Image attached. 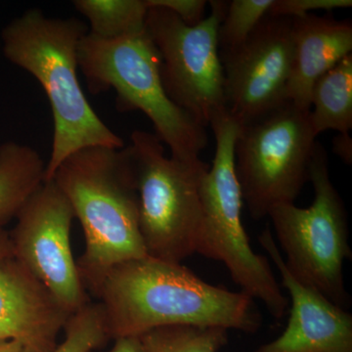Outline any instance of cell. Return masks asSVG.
<instances>
[{
  "label": "cell",
  "mask_w": 352,
  "mask_h": 352,
  "mask_svg": "<svg viewBox=\"0 0 352 352\" xmlns=\"http://www.w3.org/2000/svg\"><path fill=\"white\" fill-rule=\"evenodd\" d=\"M92 295L98 298L111 340L140 337L170 325L258 332L263 316L254 298L197 276L182 263L145 256L113 266Z\"/></svg>",
  "instance_id": "1"
},
{
  "label": "cell",
  "mask_w": 352,
  "mask_h": 352,
  "mask_svg": "<svg viewBox=\"0 0 352 352\" xmlns=\"http://www.w3.org/2000/svg\"><path fill=\"white\" fill-rule=\"evenodd\" d=\"M87 32L82 21L47 17L36 8L2 30L4 56L36 78L52 110L54 132L44 182H50L64 160L83 148L124 147L122 138L94 112L78 80V45Z\"/></svg>",
  "instance_id": "2"
},
{
  "label": "cell",
  "mask_w": 352,
  "mask_h": 352,
  "mask_svg": "<svg viewBox=\"0 0 352 352\" xmlns=\"http://www.w3.org/2000/svg\"><path fill=\"white\" fill-rule=\"evenodd\" d=\"M51 180L67 197L82 227L85 250L76 266L90 294L113 266L147 256L127 146L78 150L64 160Z\"/></svg>",
  "instance_id": "3"
},
{
  "label": "cell",
  "mask_w": 352,
  "mask_h": 352,
  "mask_svg": "<svg viewBox=\"0 0 352 352\" xmlns=\"http://www.w3.org/2000/svg\"><path fill=\"white\" fill-rule=\"evenodd\" d=\"M78 68L90 94L115 89L120 112L141 111L155 135L180 161L200 159L207 147L206 127L171 101L161 78V58L147 32L119 39L87 32L78 45Z\"/></svg>",
  "instance_id": "4"
},
{
  "label": "cell",
  "mask_w": 352,
  "mask_h": 352,
  "mask_svg": "<svg viewBox=\"0 0 352 352\" xmlns=\"http://www.w3.org/2000/svg\"><path fill=\"white\" fill-rule=\"evenodd\" d=\"M215 138L212 166L201 179L203 217L196 254L221 261L243 293L261 300L276 320L289 310L284 295L266 256L252 251L242 222L243 198L235 173V144L240 124L224 110L210 122Z\"/></svg>",
  "instance_id": "5"
},
{
  "label": "cell",
  "mask_w": 352,
  "mask_h": 352,
  "mask_svg": "<svg viewBox=\"0 0 352 352\" xmlns=\"http://www.w3.org/2000/svg\"><path fill=\"white\" fill-rule=\"evenodd\" d=\"M325 148L316 142L310 164L309 182L314 200L308 208L279 204L270 212L277 245L285 265L300 283L319 292L349 310L351 298L346 289L344 261H351L346 206L331 182Z\"/></svg>",
  "instance_id": "6"
},
{
  "label": "cell",
  "mask_w": 352,
  "mask_h": 352,
  "mask_svg": "<svg viewBox=\"0 0 352 352\" xmlns=\"http://www.w3.org/2000/svg\"><path fill=\"white\" fill-rule=\"evenodd\" d=\"M127 146L135 175L139 226L146 254L182 263L196 254L203 210L201 179L210 166L201 159L166 156L155 134L134 131Z\"/></svg>",
  "instance_id": "7"
},
{
  "label": "cell",
  "mask_w": 352,
  "mask_h": 352,
  "mask_svg": "<svg viewBox=\"0 0 352 352\" xmlns=\"http://www.w3.org/2000/svg\"><path fill=\"white\" fill-rule=\"evenodd\" d=\"M316 138L310 110L289 101L240 124L235 173L252 219H264L279 204L295 203L309 182Z\"/></svg>",
  "instance_id": "8"
},
{
  "label": "cell",
  "mask_w": 352,
  "mask_h": 352,
  "mask_svg": "<svg viewBox=\"0 0 352 352\" xmlns=\"http://www.w3.org/2000/svg\"><path fill=\"white\" fill-rule=\"evenodd\" d=\"M208 3L210 15L194 27L157 7H148L145 24L161 58L166 94L206 129L226 109L219 29L228 1L210 0Z\"/></svg>",
  "instance_id": "9"
},
{
  "label": "cell",
  "mask_w": 352,
  "mask_h": 352,
  "mask_svg": "<svg viewBox=\"0 0 352 352\" xmlns=\"http://www.w3.org/2000/svg\"><path fill=\"white\" fill-rule=\"evenodd\" d=\"M73 208L56 183L44 182L21 208L9 232L13 258L69 312L90 302L71 247Z\"/></svg>",
  "instance_id": "10"
},
{
  "label": "cell",
  "mask_w": 352,
  "mask_h": 352,
  "mask_svg": "<svg viewBox=\"0 0 352 352\" xmlns=\"http://www.w3.org/2000/svg\"><path fill=\"white\" fill-rule=\"evenodd\" d=\"M226 109L240 124L288 101L293 19L267 14L238 47L219 53Z\"/></svg>",
  "instance_id": "11"
},
{
  "label": "cell",
  "mask_w": 352,
  "mask_h": 352,
  "mask_svg": "<svg viewBox=\"0 0 352 352\" xmlns=\"http://www.w3.org/2000/svg\"><path fill=\"white\" fill-rule=\"evenodd\" d=\"M258 242L279 271L292 307L286 330L254 352H352L351 312L294 278L270 229H264Z\"/></svg>",
  "instance_id": "12"
},
{
  "label": "cell",
  "mask_w": 352,
  "mask_h": 352,
  "mask_svg": "<svg viewBox=\"0 0 352 352\" xmlns=\"http://www.w3.org/2000/svg\"><path fill=\"white\" fill-rule=\"evenodd\" d=\"M71 315L13 256L0 259V342L53 352Z\"/></svg>",
  "instance_id": "13"
},
{
  "label": "cell",
  "mask_w": 352,
  "mask_h": 352,
  "mask_svg": "<svg viewBox=\"0 0 352 352\" xmlns=\"http://www.w3.org/2000/svg\"><path fill=\"white\" fill-rule=\"evenodd\" d=\"M352 23L331 14H308L293 19V63L287 99L310 110L315 82L352 54Z\"/></svg>",
  "instance_id": "14"
},
{
  "label": "cell",
  "mask_w": 352,
  "mask_h": 352,
  "mask_svg": "<svg viewBox=\"0 0 352 352\" xmlns=\"http://www.w3.org/2000/svg\"><path fill=\"white\" fill-rule=\"evenodd\" d=\"M45 166L38 151L14 141L0 144V228L16 219L44 182Z\"/></svg>",
  "instance_id": "15"
},
{
  "label": "cell",
  "mask_w": 352,
  "mask_h": 352,
  "mask_svg": "<svg viewBox=\"0 0 352 352\" xmlns=\"http://www.w3.org/2000/svg\"><path fill=\"white\" fill-rule=\"evenodd\" d=\"M310 120L317 136L352 129V54L315 82L310 97Z\"/></svg>",
  "instance_id": "16"
},
{
  "label": "cell",
  "mask_w": 352,
  "mask_h": 352,
  "mask_svg": "<svg viewBox=\"0 0 352 352\" xmlns=\"http://www.w3.org/2000/svg\"><path fill=\"white\" fill-rule=\"evenodd\" d=\"M73 4L96 38L119 39L145 32L146 0H75Z\"/></svg>",
  "instance_id": "17"
},
{
  "label": "cell",
  "mask_w": 352,
  "mask_h": 352,
  "mask_svg": "<svg viewBox=\"0 0 352 352\" xmlns=\"http://www.w3.org/2000/svg\"><path fill=\"white\" fill-rule=\"evenodd\" d=\"M228 329L170 325L140 336L146 352H219L228 344Z\"/></svg>",
  "instance_id": "18"
},
{
  "label": "cell",
  "mask_w": 352,
  "mask_h": 352,
  "mask_svg": "<svg viewBox=\"0 0 352 352\" xmlns=\"http://www.w3.org/2000/svg\"><path fill=\"white\" fill-rule=\"evenodd\" d=\"M63 331L65 339L53 352H91L111 340L99 302H88L72 314Z\"/></svg>",
  "instance_id": "19"
},
{
  "label": "cell",
  "mask_w": 352,
  "mask_h": 352,
  "mask_svg": "<svg viewBox=\"0 0 352 352\" xmlns=\"http://www.w3.org/2000/svg\"><path fill=\"white\" fill-rule=\"evenodd\" d=\"M274 0H233L228 2L219 29V53L238 47L270 12Z\"/></svg>",
  "instance_id": "20"
},
{
  "label": "cell",
  "mask_w": 352,
  "mask_h": 352,
  "mask_svg": "<svg viewBox=\"0 0 352 352\" xmlns=\"http://www.w3.org/2000/svg\"><path fill=\"white\" fill-rule=\"evenodd\" d=\"M351 6V0H274L268 14L294 19L311 14V11H332Z\"/></svg>",
  "instance_id": "21"
},
{
  "label": "cell",
  "mask_w": 352,
  "mask_h": 352,
  "mask_svg": "<svg viewBox=\"0 0 352 352\" xmlns=\"http://www.w3.org/2000/svg\"><path fill=\"white\" fill-rule=\"evenodd\" d=\"M148 7L166 9L177 16L185 25L194 27L205 19L206 0H146Z\"/></svg>",
  "instance_id": "22"
},
{
  "label": "cell",
  "mask_w": 352,
  "mask_h": 352,
  "mask_svg": "<svg viewBox=\"0 0 352 352\" xmlns=\"http://www.w3.org/2000/svg\"><path fill=\"white\" fill-rule=\"evenodd\" d=\"M333 152L346 164L352 162V139L349 133H339L333 140Z\"/></svg>",
  "instance_id": "23"
},
{
  "label": "cell",
  "mask_w": 352,
  "mask_h": 352,
  "mask_svg": "<svg viewBox=\"0 0 352 352\" xmlns=\"http://www.w3.org/2000/svg\"><path fill=\"white\" fill-rule=\"evenodd\" d=\"M113 346L109 351L104 352H146L140 337L118 338L113 340Z\"/></svg>",
  "instance_id": "24"
},
{
  "label": "cell",
  "mask_w": 352,
  "mask_h": 352,
  "mask_svg": "<svg viewBox=\"0 0 352 352\" xmlns=\"http://www.w3.org/2000/svg\"><path fill=\"white\" fill-rule=\"evenodd\" d=\"M13 256L12 243L8 231L0 228V259Z\"/></svg>",
  "instance_id": "25"
},
{
  "label": "cell",
  "mask_w": 352,
  "mask_h": 352,
  "mask_svg": "<svg viewBox=\"0 0 352 352\" xmlns=\"http://www.w3.org/2000/svg\"><path fill=\"white\" fill-rule=\"evenodd\" d=\"M23 349L19 342L8 340V342H0V352H19Z\"/></svg>",
  "instance_id": "26"
},
{
  "label": "cell",
  "mask_w": 352,
  "mask_h": 352,
  "mask_svg": "<svg viewBox=\"0 0 352 352\" xmlns=\"http://www.w3.org/2000/svg\"><path fill=\"white\" fill-rule=\"evenodd\" d=\"M19 352H32V351H28V349H21V351Z\"/></svg>",
  "instance_id": "27"
}]
</instances>
